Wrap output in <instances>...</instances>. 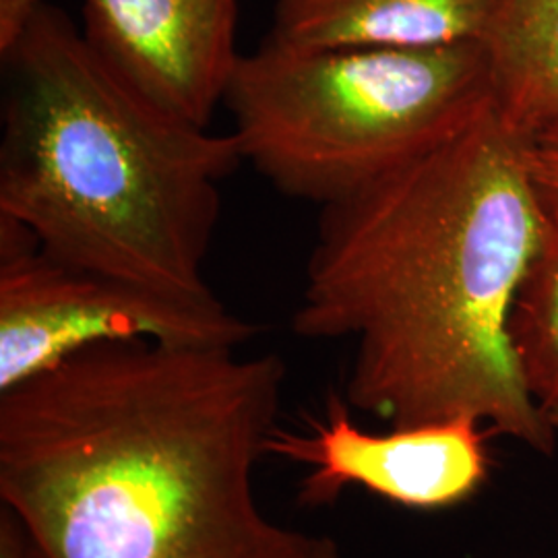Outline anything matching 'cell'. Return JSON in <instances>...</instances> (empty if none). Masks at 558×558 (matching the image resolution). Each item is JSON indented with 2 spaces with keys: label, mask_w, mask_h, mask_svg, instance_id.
Masks as SVG:
<instances>
[{
  "label": "cell",
  "mask_w": 558,
  "mask_h": 558,
  "mask_svg": "<svg viewBox=\"0 0 558 558\" xmlns=\"http://www.w3.org/2000/svg\"><path fill=\"white\" fill-rule=\"evenodd\" d=\"M482 44L493 100L519 137L558 117V0H495Z\"/></svg>",
  "instance_id": "9c48e42d"
},
{
  "label": "cell",
  "mask_w": 558,
  "mask_h": 558,
  "mask_svg": "<svg viewBox=\"0 0 558 558\" xmlns=\"http://www.w3.org/2000/svg\"><path fill=\"white\" fill-rule=\"evenodd\" d=\"M0 558H38L25 530L21 527L20 519L2 505H0Z\"/></svg>",
  "instance_id": "4fadbf2b"
},
{
  "label": "cell",
  "mask_w": 558,
  "mask_h": 558,
  "mask_svg": "<svg viewBox=\"0 0 558 558\" xmlns=\"http://www.w3.org/2000/svg\"><path fill=\"white\" fill-rule=\"evenodd\" d=\"M525 161L542 207L558 214V117L525 137Z\"/></svg>",
  "instance_id": "8fae6325"
},
{
  "label": "cell",
  "mask_w": 558,
  "mask_h": 558,
  "mask_svg": "<svg viewBox=\"0 0 558 558\" xmlns=\"http://www.w3.org/2000/svg\"><path fill=\"white\" fill-rule=\"evenodd\" d=\"M0 60V218L69 265L174 299L220 300L205 260L221 184L244 163L234 135L141 100L48 2Z\"/></svg>",
  "instance_id": "3957f363"
},
{
  "label": "cell",
  "mask_w": 558,
  "mask_h": 558,
  "mask_svg": "<svg viewBox=\"0 0 558 558\" xmlns=\"http://www.w3.org/2000/svg\"><path fill=\"white\" fill-rule=\"evenodd\" d=\"M325 410L308 433L276 428L263 445L265 456L311 468L299 486L306 509L336 505L345 488L359 486L403 509L445 511L474 499L490 478L493 433L478 420L368 433L354 424L345 399L329 396Z\"/></svg>",
  "instance_id": "8992f818"
},
{
  "label": "cell",
  "mask_w": 558,
  "mask_h": 558,
  "mask_svg": "<svg viewBox=\"0 0 558 558\" xmlns=\"http://www.w3.org/2000/svg\"><path fill=\"white\" fill-rule=\"evenodd\" d=\"M286 364L104 341L0 393V502L38 558H304L255 490Z\"/></svg>",
  "instance_id": "7a4b0ae2"
},
{
  "label": "cell",
  "mask_w": 558,
  "mask_h": 558,
  "mask_svg": "<svg viewBox=\"0 0 558 558\" xmlns=\"http://www.w3.org/2000/svg\"><path fill=\"white\" fill-rule=\"evenodd\" d=\"M239 0H83V38L141 100L209 129L242 54Z\"/></svg>",
  "instance_id": "52a82bcc"
},
{
  "label": "cell",
  "mask_w": 558,
  "mask_h": 558,
  "mask_svg": "<svg viewBox=\"0 0 558 558\" xmlns=\"http://www.w3.org/2000/svg\"><path fill=\"white\" fill-rule=\"evenodd\" d=\"M544 223L525 140L493 100L433 151L320 207L292 331L350 339L345 401L389 428L468 416L553 456L558 430L509 343Z\"/></svg>",
  "instance_id": "6da1fadb"
},
{
  "label": "cell",
  "mask_w": 558,
  "mask_h": 558,
  "mask_svg": "<svg viewBox=\"0 0 558 558\" xmlns=\"http://www.w3.org/2000/svg\"><path fill=\"white\" fill-rule=\"evenodd\" d=\"M509 343L527 396L558 430V214L546 211L538 251L519 283Z\"/></svg>",
  "instance_id": "30bf717a"
},
{
  "label": "cell",
  "mask_w": 558,
  "mask_h": 558,
  "mask_svg": "<svg viewBox=\"0 0 558 558\" xmlns=\"http://www.w3.org/2000/svg\"><path fill=\"white\" fill-rule=\"evenodd\" d=\"M244 163L290 199H350L493 104L484 44L299 48L260 41L226 94Z\"/></svg>",
  "instance_id": "277c9868"
},
{
  "label": "cell",
  "mask_w": 558,
  "mask_h": 558,
  "mask_svg": "<svg viewBox=\"0 0 558 558\" xmlns=\"http://www.w3.org/2000/svg\"><path fill=\"white\" fill-rule=\"evenodd\" d=\"M259 331L221 300L174 299L54 259L0 218V393L104 341L239 350Z\"/></svg>",
  "instance_id": "5b68a950"
},
{
  "label": "cell",
  "mask_w": 558,
  "mask_h": 558,
  "mask_svg": "<svg viewBox=\"0 0 558 558\" xmlns=\"http://www.w3.org/2000/svg\"><path fill=\"white\" fill-rule=\"evenodd\" d=\"M495 0H276L269 40L299 48L482 41Z\"/></svg>",
  "instance_id": "ba28073f"
},
{
  "label": "cell",
  "mask_w": 558,
  "mask_h": 558,
  "mask_svg": "<svg viewBox=\"0 0 558 558\" xmlns=\"http://www.w3.org/2000/svg\"><path fill=\"white\" fill-rule=\"evenodd\" d=\"M44 0H0V50L21 34Z\"/></svg>",
  "instance_id": "7c38bea8"
},
{
  "label": "cell",
  "mask_w": 558,
  "mask_h": 558,
  "mask_svg": "<svg viewBox=\"0 0 558 558\" xmlns=\"http://www.w3.org/2000/svg\"><path fill=\"white\" fill-rule=\"evenodd\" d=\"M304 558H343L338 542L331 536H313Z\"/></svg>",
  "instance_id": "5bb4252c"
}]
</instances>
